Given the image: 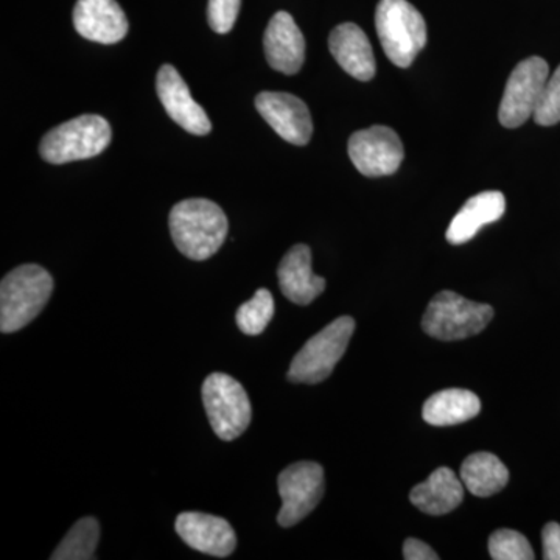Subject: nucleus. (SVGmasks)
Masks as SVG:
<instances>
[{"label":"nucleus","mask_w":560,"mask_h":560,"mask_svg":"<svg viewBox=\"0 0 560 560\" xmlns=\"http://www.w3.org/2000/svg\"><path fill=\"white\" fill-rule=\"evenodd\" d=\"M171 232L180 254L191 260H206L219 253L228 237L230 223L217 202L191 198L172 209Z\"/></svg>","instance_id":"f257e3e1"},{"label":"nucleus","mask_w":560,"mask_h":560,"mask_svg":"<svg viewBox=\"0 0 560 560\" xmlns=\"http://www.w3.org/2000/svg\"><path fill=\"white\" fill-rule=\"evenodd\" d=\"M54 293V278L39 265H22L0 283V330L24 329L46 307Z\"/></svg>","instance_id":"f03ea898"},{"label":"nucleus","mask_w":560,"mask_h":560,"mask_svg":"<svg viewBox=\"0 0 560 560\" xmlns=\"http://www.w3.org/2000/svg\"><path fill=\"white\" fill-rule=\"evenodd\" d=\"M375 27L386 57L397 68H410L425 47V20L407 0H381Z\"/></svg>","instance_id":"7ed1b4c3"},{"label":"nucleus","mask_w":560,"mask_h":560,"mask_svg":"<svg viewBox=\"0 0 560 560\" xmlns=\"http://www.w3.org/2000/svg\"><path fill=\"white\" fill-rule=\"evenodd\" d=\"M493 308L444 290L431 300L423 313L422 329L441 341H458L474 337L488 327Z\"/></svg>","instance_id":"20e7f679"},{"label":"nucleus","mask_w":560,"mask_h":560,"mask_svg":"<svg viewBox=\"0 0 560 560\" xmlns=\"http://www.w3.org/2000/svg\"><path fill=\"white\" fill-rule=\"evenodd\" d=\"M109 142L108 120L97 114H84L47 132L39 151L44 161L60 165L98 156Z\"/></svg>","instance_id":"39448f33"},{"label":"nucleus","mask_w":560,"mask_h":560,"mask_svg":"<svg viewBox=\"0 0 560 560\" xmlns=\"http://www.w3.org/2000/svg\"><path fill=\"white\" fill-rule=\"evenodd\" d=\"M353 330H355V320L350 316H340L329 326L324 327L296 353L291 361L287 378L291 383H307V385L326 381L345 355Z\"/></svg>","instance_id":"423d86ee"},{"label":"nucleus","mask_w":560,"mask_h":560,"mask_svg":"<svg viewBox=\"0 0 560 560\" xmlns=\"http://www.w3.org/2000/svg\"><path fill=\"white\" fill-rule=\"evenodd\" d=\"M202 404L213 433L223 441H234L248 430L253 408L245 388L223 372H213L202 383Z\"/></svg>","instance_id":"0eeeda50"},{"label":"nucleus","mask_w":560,"mask_h":560,"mask_svg":"<svg viewBox=\"0 0 560 560\" xmlns=\"http://www.w3.org/2000/svg\"><path fill=\"white\" fill-rule=\"evenodd\" d=\"M548 79L550 66L544 58L530 57L518 62L504 88L499 110L500 124L506 128H518L534 117Z\"/></svg>","instance_id":"6e6552de"},{"label":"nucleus","mask_w":560,"mask_h":560,"mask_svg":"<svg viewBox=\"0 0 560 560\" xmlns=\"http://www.w3.org/2000/svg\"><path fill=\"white\" fill-rule=\"evenodd\" d=\"M278 486L282 499L278 523L282 528H290L318 506L324 495V469L312 460L291 464L280 471Z\"/></svg>","instance_id":"1a4fd4ad"},{"label":"nucleus","mask_w":560,"mask_h":560,"mask_svg":"<svg viewBox=\"0 0 560 560\" xmlns=\"http://www.w3.org/2000/svg\"><path fill=\"white\" fill-rule=\"evenodd\" d=\"M348 151L357 171L370 178L393 175L405 158L399 135L383 125L353 132Z\"/></svg>","instance_id":"9d476101"},{"label":"nucleus","mask_w":560,"mask_h":560,"mask_svg":"<svg viewBox=\"0 0 560 560\" xmlns=\"http://www.w3.org/2000/svg\"><path fill=\"white\" fill-rule=\"evenodd\" d=\"M256 108L280 138L293 145L311 142L313 121L311 110L300 97L287 92H261Z\"/></svg>","instance_id":"9b49d317"},{"label":"nucleus","mask_w":560,"mask_h":560,"mask_svg":"<svg viewBox=\"0 0 560 560\" xmlns=\"http://www.w3.org/2000/svg\"><path fill=\"white\" fill-rule=\"evenodd\" d=\"M158 95L176 124L195 136H206L212 130L208 114L191 98L189 86L172 65H164L158 73Z\"/></svg>","instance_id":"f8f14e48"},{"label":"nucleus","mask_w":560,"mask_h":560,"mask_svg":"<svg viewBox=\"0 0 560 560\" xmlns=\"http://www.w3.org/2000/svg\"><path fill=\"white\" fill-rule=\"evenodd\" d=\"M175 529L190 548L215 558H228L237 547L230 522L215 515L183 512L176 518Z\"/></svg>","instance_id":"ddd939ff"},{"label":"nucleus","mask_w":560,"mask_h":560,"mask_svg":"<svg viewBox=\"0 0 560 560\" xmlns=\"http://www.w3.org/2000/svg\"><path fill=\"white\" fill-rule=\"evenodd\" d=\"M268 65L285 75L300 72L305 61V38L296 22L287 11L272 16L264 36Z\"/></svg>","instance_id":"4468645a"},{"label":"nucleus","mask_w":560,"mask_h":560,"mask_svg":"<svg viewBox=\"0 0 560 560\" xmlns=\"http://www.w3.org/2000/svg\"><path fill=\"white\" fill-rule=\"evenodd\" d=\"M73 25L83 38L116 44L128 33V20L116 0H79L73 9Z\"/></svg>","instance_id":"2eb2a0df"},{"label":"nucleus","mask_w":560,"mask_h":560,"mask_svg":"<svg viewBox=\"0 0 560 560\" xmlns=\"http://www.w3.org/2000/svg\"><path fill=\"white\" fill-rule=\"evenodd\" d=\"M279 287L287 300L298 305L312 304L326 290V279L313 275L312 250L307 245L293 246L280 261Z\"/></svg>","instance_id":"dca6fc26"},{"label":"nucleus","mask_w":560,"mask_h":560,"mask_svg":"<svg viewBox=\"0 0 560 560\" xmlns=\"http://www.w3.org/2000/svg\"><path fill=\"white\" fill-rule=\"evenodd\" d=\"M329 49L338 65L353 79H374L377 70L374 51L366 33L359 25L346 22L335 27L329 36Z\"/></svg>","instance_id":"f3484780"},{"label":"nucleus","mask_w":560,"mask_h":560,"mask_svg":"<svg viewBox=\"0 0 560 560\" xmlns=\"http://www.w3.org/2000/svg\"><path fill=\"white\" fill-rule=\"evenodd\" d=\"M504 210H506V198L501 191L489 190L475 195L453 217L445 234L447 242L452 245H463L471 241L482 226L499 221L504 215Z\"/></svg>","instance_id":"a211bd4d"},{"label":"nucleus","mask_w":560,"mask_h":560,"mask_svg":"<svg viewBox=\"0 0 560 560\" xmlns=\"http://www.w3.org/2000/svg\"><path fill=\"white\" fill-rule=\"evenodd\" d=\"M411 503L429 515H444L455 511L464 500V482L448 467H440L429 480L410 492Z\"/></svg>","instance_id":"6ab92c4d"},{"label":"nucleus","mask_w":560,"mask_h":560,"mask_svg":"<svg viewBox=\"0 0 560 560\" xmlns=\"http://www.w3.org/2000/svg\"><path fill=\"white\" fill-rule=\"evenodd\" d=\"M481 400L467 389H444L433 394L422 408V418L433 427H451L477 418Z\"/></svg>","instance_id":"aec40b11"},{"label":"nucleus","mask_w":560,"mask_h":560,"mask_svg":"<svg viewBox=\"0 0 560 560\" xmlns=\"http://www.w3.org/2000/svg\"><path fill=\"white\" fill-rule=\"evenodd\" d=\"M460 481L474 495H495L506 488L510 470L492 453L478 452L470 455L460 466Z\"/></svg>","instance_id":"412c9836"},{"label":"nucleus","mask_w":560,"mask_h":560,"mask_svg":"<svg viewBox=\"0 0 560 560\" xmlns=\"http://www.w3.org/2000/svg\"><path fill=\"white\" fill-rule=\"evenodd\" d=\"M101 539V525L94 517H84L70 528L51 560L95 559V548Z\"/></svg>","instance_id":"4be33fe9"},{"label":"nucleus","mask_w":560,"mask_h":560,"mask_svg":"<svg viewBox=\"0 0 560 560\" xmlns=\"http://www.w3.org/2000/svg\"><path fill=\"white\" fill-rule=\"evenodd\" d=\"M275 316V300L267 289L256 291L253 300L245 302L235 315L238 329L249 337H256L267 329Z\"/></svg>","instance_id":"5701e85b"},{"label":"nucleus","mask_w":560,"mask_h":560,"mask_svg":"<svg viewBox=\"0 0 560 560\" xmlns=\"http://www.w3.org/2000/svg\"><path fill=\"white\" fill-rule=\"evenodd\" d=\"M490 558L493 560H533V548L528 539L517 530L499 529L489 539Z\"/></svg>","instance_id":"b1692460"},{"label":"nucleus","mask_w":560,"mask_h":560,"mask_svg":"<svg viewBox=\"0 0 560 560\" xmlns=\"http://www.w3.org/2000/svg\"><path fill=\"white\" fill-rule=\"evenodd\" d=\"M534 120L541 127H551L560 121V66L545 84Z\"/></svg>","instance_id":"393cba45"},{"label":"nucleus","mask_w":560,"mask_h":560,"mask_svg":"<svg viewBox=\"0 0 560 560\" xmlns=\"http://www.w3.org/2000/svg\"><path fill=\"white\" fill-rule=\"evenodd\" d=\"M242 0H209L208 21L213 32L230 33L241 13Z\"/></svg>","instance_id":"a878e982"},{"label":"nucleus","mask_w":560,"mask_h":560,"mask_svg":"<svg viewBox=\"0 0 560 560\" xmlns=\"http://www.w3.org/2000/svg\"><path fill=\"white\" fill-rule=\"evenodd\" d=\"M541 541H544V559L560 560V525L551 522L545 525L541 530Z\"/></svg>","instance_id":"bb28decb"},{"label":"nucleus","mask_w":560,"mask_h":560,"mask_svg":"<svg viewBox=\"0 0 560 560\" xmlns=\"http://www.w3.org/2000/svg\"><path fill=\"white\" fill-rule=\"evenodd\" d=\"M404 558L407 560H438L440 556L425 541L407 539L404 544Z\"/></svg>","instance_id":"cd10ccee"}]
</instances>
